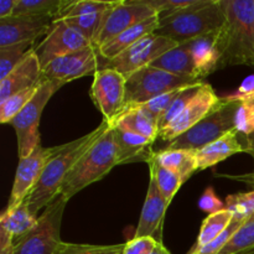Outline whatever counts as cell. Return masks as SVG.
I'll list each match as a JSON object with an SVG mask.
<instances>
[{"mask_svg":"<svg viewBox=\"0 0 254 254\" xmlns=\"http://www.w3.org/2000/svg\"><path fill=\"white\" fill-rule=\"evenodd\" d=\"M124 245H83V243L61 242L55 254H123Z\"/></svg>","mask_w":254,"mask_h":254,"instance_id":"d590c367","label":"cell"},{"mask_svg":"<svg viewBox=\"0 0 254 254\" xmlns=\"http://www.w3.org/2000/svg\"><path fill=\"white\" fill-rule=\"evenodd\" d=\"M41 82L42 68L34 49L6 78L0 81V104L19 92L39 86Z\"/></svg>","mask_w":254,"mask_h":254,"instance_id":"ac0fdd59","label":"cell"},{"mask_svg":"<svg viewBox=\"0 0 254 254\" xmlns=\"http://www.w3.org/2000/svg\"><path fill=\"white\" fill-rule=\"evenodd\" d=\"M34 42H20L11 46L0 47V81L6 78L25 57L30 54Z\"/></svg>","mask_w":254,"mask_h":254,"instance_id":"4dcf8cb0","label":"cell"},{"mask_svg":"<svg viewBox=\"0 0 254 254\" xmlns=\"http://www.w3.org/2000/svg\"><path fill=\"white\" fill-rule=\"evenodd\" d=\"M226 24L218 31L220 68L254 66V0H221Z\"/></svg>","mask_w":254,"mask_h":254,"instance_id":"7a4b0ae2","label":"cell"},{"mask_svg":"<svg viewBox=\"0 0 254 254\" xmlns=\"http://www.w3.org/2000/svg\"><path fill=\"white\" fill-rule=\"evenodd\" d=\"M122 126L136 134L155 141L159 136L158 123L138 107H127L111 126Z\"/></svg>","mask_w":254,"mask_h":254,"instance_id":"4316f807","label":"cell"},{"mask_svg":"<svg viewBox=\"0 0 254 254\" xmlns=\"http://www.w3.org/2000/svg\"><path fill=\"white\" fill-rule=\"evenodd\" d=\"M67 202L57 196L39 216L36 227L14 247V254H55L61 241V223Z\"/></svg>","mask_w":254,"mask_h":254,"instance_id":"ba28073f","label":"cell"},{"mask_svg":"<svg viewBox=\"0 0 254 254\" xmlns=\"http://www.w3.org/2000/svg\"><path fill=\"white\" fill-rule=\"evenodd\" d=\"M225 24L226 14L221 0H207L202 5L160 19L155 34L181 44L218 31Z\"/></svg>","mask_w":254,"mask_h":254,"instance_id":"277c9868","label":"cell"},{"mask_svg":"<svg viewBox=\"0 0 254 254\" xmlns=\"http://www.w3.org/2000/svg\"><path fill=\"white\" fill-rule=\"evenodd\" d=\"M114 130L117 144L119 149V161L121 164L129 163L133 160H148L150 158L151 144L150 139L136 134L122 126H111Z\"/></svg>","mask_w":254,"mask_h":254,"instance_id":"603a6c76","label":"cell"},{"mask_svg":"<svg viewBox=\"0 0 254 254\" xmlns=\"http://www.w3.org/2000/svg\"><path fill=\"white\" fill-rule=\"evenodd\" d=\"M241 254H254V251H250V252H246V253H241Z\"/></svg>","mask_w":254,"mask_h":254,"instance_id":"bcb514c9","label":"cell"},{"mask_svg":"<svg viewBox=\"0 0 254 254\" xmlns=\"http://www.w3.org/2000/svg\"><path fill=\"white\" fill-rule=\"evenodd\" d=\"M93 46L79 30L64 20H55L45 39L35 49L41 68L57 57Z\"/></svg>","mask_w":254,"mask_h":254,"instance_id":"7c38bea8","label":"cell"},{"mask_svg":"<svg viewBox=\"0 0 254 254\" xmlns=\"http://www.w3.org/2000/svg\"><path fill=\"white\" fill-rule=\"evenodd\" d=\"M245 222L246 221L233 218L231 225L226 228V231L222 235H220L216 240H213L212 242L203 246V247H192L188 254H220L221 251L223 250V247L227 245L228 241H230L231 238H232V236L235 235L236 231H237Z\"/></svg>","mask_w":254,"mask_h":254,"instance_id":"74e56055","label":"cell"},{"mask_svg":"<svg viewBox=\"0 0 254 254\" xmlns=\"http://www.w3.org/2000/svg\"><path fill=\"white\" fill-rule=\"evenodd\" d=\"M203 82L198 84H193V86H189L185 87V88L181 89V92L179 93V96L176 97L175 99L173 101V103L170 104V107L168 108V111L164 113V116L161 117L160 121L158 122V128L159 131H161L163 129H165L186 107L189 106L191 101L196 97V94L198 93L200 91L201 86H202Z\"/></svg>","mask_w":254,"mask_h":254,"instance_id":"d6a6232c","label":"cell"},{"mask_svg":"<svg viewBox=\"0 0 254 254\" xmlns=\"http://www.w3.org/2000/svg\"><path fill=\"white\" fill-rule=\"evenodd\" d=\"M243 151L251 150L241 143L240 138H238V131L233 129L217 140L212 141L200 150L195 151L197 169L198 170H206V169L212 168L216 164L226 160L230 156L237 153H243Z\"/></svg>","mask_w":254,"mask_h":254,"instance_id":"ffe728a7","label":"cell"},{"mask_svg":"<svg viewBox=\"0 0 254 254\" xmlns=\"http://www.w3.org/2000/svg\"><path fill=\"white\" fill-rule=\"evenodd\" d=\"M39 222V217L32 215L26 202H21L11 210H5L0 216V230L6 232L11 237L15 246L29 235Z\"/></svg>","mask_w":254,"mask_h":254,"instance_id":"d4e9b609","label":"cell"},{"mask_svg":"<svg viewBox=\"0 0 254 254\" xmlns=\"http://www.w3.org/2000/svg\"><path fill=\"white\" fill-rule=\"evenodd\" d=\"M218 31L203 35L191 42L196 74L201 81L203 77L220 68L221 52L218 47Z\"/></svg>","mask_w":254,"mask_h":254,"instance_id":"44dd1931","label":"cell"},{"mask_svg":"<svg viewBox=\"0 0 254 254\" xmlns=\"http://www.w3.org/2000/svg\"><path fill=\"white\" fill-rule=\"evenodd\" d=\"M158 241L153 237H134L126 243L123 254H151Z\"/></svg>","mask_w":254,"mask_h":254,"instance_id":"7bdbcfd3","label":"cell"},{"mask_svg":"<svg viewBox=\"0 0 254 254\" xmlns=\"http://www.w3.org/2000/svg\"><path fill=\"white\" fill-rule=\"evenodd\" d=\"M220 102L221 97L216 94L212 86L203 82L195 98L165 129L159 131L158 138L170 143L202 121L218 106Z\"/></svg>","mask_w":254,"mask_h":254,"instance_id":"5bb4252c","label":"cell"},{"mask_svg":"<svg viewBox=\"0 0 254 254\" xmlns=\"http://www.w3.org/2000/svg\"><path fill=\"white\" fill-rule=\"evenodd\" d=\"M119 149L112 127L83 154L64 179L59 196L69 201L91 184L102 180L119 165Z\"/></svg>","mask_w":254,"mask_h":254,"instance_id":"3957f363","label":"cell"},{"mask_svg":"<svg viewBox=\"0 0 254 254\" xmlns=\"http://www.w3.org/2000/svg\"><path fill=\"white\" fill-rule=\"evenodd\" d=\"M126 77L114 69L101 68L94 73L92 99L109 124L118 118L126 107Z\"/></svg>","mask_w":254,"mask_h":254,"instance_id":"8fae6325","label":"cell"},{"mask_svg":"<svg viewBox=\"0 0 254 254\" xmlns=\"http://www.w3.org/2000/svg\"><path fill=\"white\" fill-rule=\"evenodd\" d=\"M109 127L111 124L107 121H103L94 130L89 131L86 135L57 146L56 153L45 166L36 186L32 189L25 200L32 215L39 217L41 215L40 212L44 211L59 196L60 189L66 176L68 175L69 170L83 156V154L108 130Z\"/></svg>","mask_w":254,"mask_h":254,"instance_id":"6da1fadb","label":"cell"},{"mask_svg":"<svg viewBox=\"0 0 254 254\" xmlns=\"http://www.w3.org/2000/svg\"><path fill=\"white\" fill-rule=\"evenodd\" d=\"M240 103L222 99L208 116L165 146V150L197 151L235 129V117Z\"/></svg>","mask_w":254,"mask_h":254,"instance_id":"5b68a950","label":"cell"},{"mask_svg":"<svg viewBox=\"0 0 254 254\" xmlns=\"http://www.w3.org/2000/svg\"><path fill=\"white\" fill-rule=\"evenodd\" d=\"M146 163L149 164V169H150V178L154 179L156 186H158V189L160 190L161 195L164 196V198H165V201L168 202V205H170L174 196L176 195L179 189H180L181 185L184 184L183 179H181L178 174L173 173V171L168 170V169L159 165V164L156 163L155 160H153L151 158H149L148 160H146Z\"/></svg>","mask_w":254,"mask_h":254,"instance_id":"f1b7e54d","label":"cell"},{"mask_svg":"<svg viewBox=\"0 0 254 254\" xmlns=\"http://www.w3.org/2000/svg\"><path fill=\"white\" fill-rule=\"evenodd\" d=\"M145 1L146 4H149L155 10L159 17L163 19L169 15L181 11V10L191 9V7L202 5L207 0H186V1H183V0H145Z\"/></svg>","mask_w":254,"mask_h":254,"instance_id":"8d00e7d4","label":"cell"},{"mask_svg":"<svg viewBox=\"0 0 254 254\" xmlns=\"http://www.w3.org/2000/svg\"><path fill=\"white\" fill-rule=\"evenodd\" d=\"M235 129L238 133L250 135L254 133V104L240 103L235 117Z\"/></svg>","mask_w":254,"mask_h":254,"instance_id":"ab89813d","label":"cell"},{"mask_svg":"<svg viewBox=\"0 0 254 254\" xmlns=\"http://www.w3.org/2000/svg\"><path fill=\"white\" fill-rule=\"evenodd\" d=\"M151 254H171L170 252H169L168 248L165 247V246L163 245V242H158L156 243L155 248H154L153 253Z\"/></svg>","mask_w":254,"mask_h":254,"instance_id":"f6af8a7d","label":"cell"},{"mask_svg":"<svg viewBox=\"0 0 254 254\" xmlns=\"http://www.w3.org/2000/svg\"><path fill=\"white\" fill-rule=\"evenodd\" d=\"M250 251H254V216L236 231L220 254H241Z\"/></svg>","mask_w":254,"mask_h":254,"instance_id":"1f68e13d","label":"cell"},{"mask_svg":"<svg viewBox=\"0 0 254 254\" xmlns=\"http://www.w3.org/2000/svg\"><path fill=\"white\" fill-rule=\"evenodd\" d=\"M181 89L183 88H179V89H175V91L168 92V93L161 94V96L156 97V98L151 99V101L145 102V103H143V104H138V106H133V107H138V108H140L141 111H144L145 113H148L149 116H150L151 118H153L154 121L158 123V122L160 121L161 117L164 116V113L168 111V108L170 107V104L173 103L174 99L179 96V93L181 92Z\"/></svg>","mask_w":254,"mask_h":254,"instance_id":"f35d334b","label":"cell"},{"mask_svg":"<svg viewBox=\"0 0 254 254\" xmlns=\"http://www.w3.org/2000/svg\"><path fill=\"white\" fill-rule=\"evenodd\" d=\"M69 2L68 0H17L14 15L45 16L56 20Z\"/></svg>","mask_w":254,"mask_h":254,"instance_id":"83f0119b","label":"cell"},{"mask_svg":"<svg viewBox=\"0 0 254 254\" xmlns=\"http://www.w3.org/2000/svg\"><path fill=\"white\" fill-rule=\"evenodd\" d=\"M40 84L39 86L31 87V88L19 92V93L10 97L2 104H0V122L4 124L10 123L26 107V104L34 98Z\"/></svg>","mask_w":254,"mask_h":254,"instance_id":"836d02e7","label":"cell"},{"mask_svg":"<svg viewBox=\"0 0 254 254\" xmlns=\"http://www.w3.org/2000/svg\"><path fill=\"white\" fill-rule=\"evenodd\" d=\"M117 1L78 0L71 1L56 20H64L82 32L92 44L101 30L106 14Z\"/></svg>","mask_w":254,"mask_h":254,"instance_id":"2e32d148","label":"cell"},{"mask_svg":"<svg viewBox=\"0 0 254 254\" xmlns=\"http://www.w3.org/2000/svg\"><path fill=\"white\" fill-rule=\"evenodd\" d=\"M198 207L201 211L207 213L208 216L213 215V213H217L220 211L225 210L226 205L220 200L217 195H216L213 188L208 186L203 193L201 195L200 200H198Z\"/></svg>","mask_w":254,"mask_h":254,"instance_id":"b9f144b4","label":"cell"},{"mask_svg":"<svg viewBox=\"0 0 254 254\" xmlns=\"http://www.w3.org/2000/svg\"><path fill=\"white\" fill-rule=\"evenodd\" d=\"M225 205L226 210L232 212L233 218L247 221L254 216V190L227 196Z\"/></svg>","mask_w":254,"mask_h":254,"instance_id":"e575fe53","label":"cell"},{"mask_svg":"<svg viewBox=\"0 0 254 254\" xmlns=\"http://www.w3.org/2000/svg\"><path fill=\"white\" fill-rule=\"evenodd\" d=\"M178 45V42L154 32L146 35L114 59L103 61L101 68L114 69L124 77H128L144 67L150 66L158 57L170 51Z\"/></svg>","mask_w":254,"mask_h":254,"instance_id":"9c48e42d","label":"cell"},{"mask_svg":"<svg viewBox=\"0 0 254 254\" xmlns=\"http://www.w3.org/2000/svg\"><path fill=\"white\" fill-rule=\"evenodd\" d=\"M233 220V215L231 211L222 210L217 213L210 215L201 226L200 233L197 236V240L193 247H203L212 242L213 240L222 235L226 228L231 225Z\"/></svg>","mask_w":254,"mask_h":254,"instance_id":"f546056e","label":"cell"},{"mask_svg":"<svg viewBox=\"0 0 254 254\" xmlns=\"http://www.w3.org/2000/svg\"><path fill=\"white\" fill-rule=\"evenodd\" d=\"M17 0H0V19L12 16L16 7Z\"/></svg>","mask_w":254,"mask_h":254,"instance_id":"ee69618b","label":"cell"},{"mask_svg":"<svg viewBox=\"0 0 254 254\" xmlns=\"http://www.w3.org/2000/svg\"><path fill=\"white\" fill-rule=\"evenodd\" d=\"M98 50L94 46L57 57L42 68V79L66 84L73 79L96 73L101 68Z\"/></svg>","mask_w":254,"mask_h":254,"instance_id":"4fadbf2b","label":"cell"},{"mask_svg":"<svg viewBox=\"0 0 254 254\" xmlns=\"http://www.w3.org/2000/svg\"><path fill=\"white\" fill-rule=\"evenodd\" d=\"M156 15L158 14L155 10L146 4L145 0H118L104 16L103 24L94 40L93 46L97 50L101 49L123 31Z\"/></svg>","mask_w":254,"mask_h":254,"instance_id":"30bf717a","label":"cell"},{"mask_svg":"<svg viewBox=\"0 0 254 254\" xmlns=\"http://www.w3.org/2000/svg\"><path fill=\"white\" fill-rule=\"evenodd\" d=\"M55 19L45 16H12L0 19V47L20 42H35L51 29Z\"/></svg>","mask_w":254,"mask_h":254,"instance_id":"e0dca14e","label":"cell"},{"mask_svg":"<svg viewBox=\"0 0 254 254\" xmlns=\"http://www.w3.org/2000/svg\"><path fill=\"white\" fill-rule=\"evenodd\" d=\"M227 102L237 103H253L254 104V73L246 77L241 86L232 93L222 97Z\"/></svg>","mask_w":254,"mask_h":254,"instance_id":"60d3db41","label":"cell"},{"mask_svg":"<svg viewBox=\"0 0 254 254\" xmlns=\"http://www.w3.org/2000/svg\"><path fill=\"white\" fill-rule=\"evenodd\" d=\"M168 207V202L161 195L155 181L150 178L145 202L134 237H153L158 242H161V226Z\"/></svg>","mask_w":254,"mask_h":254,"instance_id":"d6986e66","label":"cell"},{"mask_svg":"<svg viewBox=\"0 0 254 254\" xmlns=\"http://www.w3.org/2000/svg\"><path fill=\"white\" fill-rule=\"evenodd\" d=\"M57 150V146L44 148L39 145L27 158L21 159L15 174L12 190L10 193L7 210L16 207L26 200L32 189L36 186L45 166Z\"/></svg>","mask_w":254,"mask_h":254,"instance_id":"9a60e30c","label":"cell"},{"mask_svg":"<svg viewBox=\"0 0 254 254\" xmlns=\"http://www.w3.org/2000/svg\"><path fill=\"white\" fill-rule=\"evenodd\" d=\"M150 158L159 165L178 174L185 183L197 169V161L193 151L188 150H163L151 153Z\"/></svg>","mask_w":254,"mask_h":254,"instance_id":"484cf974","label":"cell"},{"mask_svg":"<svg viewBox=\"0 0 254 254\" xmlns=\"http://www.w3.org/2000/svg\"><path fill=\"white\" fill-rule=\"evenodd\" d=\"M191 42H192V40L181 42L176 47L171 49L170 51L165 52L160 57H158L150 66L170 72L176 76L193 77V78L200 79L196 74L192 52H191Z\"/></svg>","mask_w":254,"mask_h":254,"instance_id":"cb8c5ba5","label":"cell"},{"mask_svg":"<svg viewBox=\"0 0 254 254\" xmlns=\"http://www.w3.org/2000/svg\"><path fill=\"white\" fill-rule=\"evenodd\" d=\"M159 22H160V17H159V15H156V16L144 20L140 24L134 25L130 29L126 30L122 34H119L112 41H109L108 44H106L101 49H98V54L101 60L109 61V60L114 59L118 55H121L122 52L126 51L127 49H129L131 45L138 42L140 39L145 37L146 35L154 34L158 30Z\"/></svg>","mask_w":254,"mask_h":254,"instance_id":"7402d4cb","label":"cell"},{"mask_svg":"<svg viewBox=\"0 0 254 254\" xmlns=\"http://www.w3.org/2000/svg\"><path fill=\"white\" fill-rule=\"evenodd\" d=\"M126 107L138 106L179 88L201 83L193 77L176 76L160 68L146 66L126 77Z\"/></svg>","mask_w":254,"mask_h":254,"instance_id":"8992f818","label":"cell"},{"mask_svg":"<svg viewBox=\"0 0 254 254\" xmlns=\"http://www.w3.org/2000/svg\"><path fill=\"white\" fill-rule=\"evenodd\" d=\"M64 86L61 82L42 79L34 98L9 123L16 133L20 160L27 158L40 145L39 126L42 112L52 96Z\"/></svg>","mask_w":254,"mask_h":254,"instance_id":"52a82bcc","label":"cell"}]
</instances>
